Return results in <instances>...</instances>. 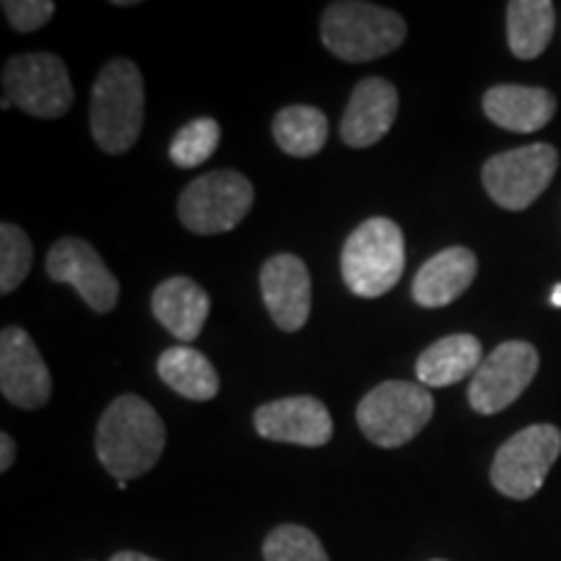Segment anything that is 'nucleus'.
Returning a JSON list of instances; mask_svg holds the SVG:
<instances>
[{
    "instance_id": "obj_1",
    "label": "nucleus",
    "mask_w": 561,
    "mask_h": 561,
    "mask_svg": "<svg viewBox=\"0 0 561 561\" xmlns=\"http://www.w3.org/2000/svg\"><path fill=\"white\" fill-rule=\"evenodd\" d=\"M167 445L164 421L149 401L121 396L96 426V455L112 479L130 481L157 466Z\"/></svg>"
},
{
    "instance_id": "obj_2",
    "label": "nucleus",
    "mask_w": 561,
    "mask_h": 561,
    "mask_svg": "<svg viewBox=\"0 0 561 561\" xmlns=\"http://www.w3.org/2000/svg\"><path fill=\"white\" fill-rule=\"evenodd\" d=\"M146 89L133 60H110L91 87V136L104 153L130 151L144 130Z\"/></svg>"
},
{
    "instance_id": "obj_3",
    "label": "nucleus",
    "mask_w": 561,
    "mask_h": 561,
    "mask_svg": "<svg viewBox=\"0 0 561 561\" xmlns=\"http://www.w3.org/2000/svg\"><path fill=\"white\" fill-rule=\"evenodd\" d=\"M405 21L396 11L362 0H339L322 13V45L339 60L369 62L403 45Z\"/></svg>"
},
{
    "instance_id": "obj_4",
    "label": "nucleus",
    "mask_w": 561,
    "mask_h": 561,
    "mask_svg": "<svg viewBox=\"0 0 561 561\" xmlns=\"http://www.w3.org/2000/svg\"><path fill=\"white\" fill-rule=\"evenodd\" d=\"M405 240L396 221L367 219L348 234L341 252V273L351 294L362 299L385 297L401 280Z\"/></svg>"
},
{
    "instance_id": "obj_5",
    "label": "nucleus",
    "mask_w": 561,
    "mask_h": 561,
    "mask_svg": "<svg viewBox=\"0 0 561 561\" xmlns=\"http://www.w3.org/2000/svg\"><path fill=\"white\" fill-rule=\"evenodd\" d=\"M432 413L434 398L424 385L390 380L364 396L356 409V424L377 447L396 450L421 434Z\"/></svg>"
},
{
    "instance_id": "obj_6",
    "label": "nucleus",
    "mask_w": 561,
    "mask_h": 561,
    "mask_svg": "<svg viewBox=\"0 0 561 561\" xmlns=\"http://www.w3.org/2000/svg\"><path fill=\"white\" fill-rule=\"evenodd\" d=\"M252 203V182L234 170H219L193 180L182 191L178 214L193 234L210 237L234 229L250 214Z\"/></svg>"
},
{
    "instance_id": "obj_7",
    "label": "nucleus",
    "mask_w": 561,
    "mask_h": 561,
    "mask_svg": "<svg viewBox=\"0 0 561 561\" xmlns=\"http://www.w3.org/2000/svg\"><path fill=\"white\" fill-rule=\"evenodd\" d=\"M561 455V432L553 424H533L500 447L491 462V483L510 500H530Z\"/></svg>"
},
{
    "instance_id": "obj_8",
    "label": "nucleus",
    "mask_w": 561,
    "mask_h": 561,
    "mask_svg": "<svg viewBox=\"0 0 561 561\" xmlns=\"http://www.w3.org/2000/svg\"><path fill=\"white\" fill-rule=\"evenodd\" d=\"M3 89L13 107L39 121H58L73 107V83L68 68L53 53L16 55L3 68Z\"/></svg>"
},
{
    "instance_id": "obj_9",
    "label": "nucleus",
    "mask_w": 561,
    "mask_h": 561,
    "mask_svg": "<svg viewBox=\"0 0 561 561\" xmlns=\"http://www.w3.org/2000/svg\"><path fill=\"white\" fill-rule=\"evenodd\" d=\"M559 167V151L551 144H530L491 157L481 180L489 198L507 210L533 206L551 185Z\"/></svg>"
},
{
    "instance_id": "obj_10",
    "label": "nucleus",
    "mask_w": 561,
    "mask_h": 561,
    "mask_svg": "<svg viewBox=\"0 0 561 561\" xmlns=\"http://www.w3.org/2000/svg\"><path fill=\"white\" fill-rule=\"evenodd\" d=\"M538 364H541L538 351L528 341L500 343L476 369L471 388H468L471 409L483 416H494L510 409L528 390Z\"/></svg>"
},
{
    "instance_id": "obj_11",
    "label": "nucleus",
    "mask_w": 561,
    "mask_h": 561,
    "mask_svg": "<svg viewBox=\"0 0 561 561\" xmlns=\"http://www.w3.org/2000/svg\"><path fill=\"white\" fill-rule=\"evenodd\" d=\"M45 271L55 284L73 286L94 312H110L121 299V280L104 265L100 252L79 237L55 242L47 252Z\"/></svg>"
},
{
    "instance_id": "obj_12",
    "label": "nucleus",
    "mask_w": 561,
    "mask_h": 561,
    "mask_svg": "<svg viewBox=\"0 0 561 561\" xmlns=\"http://www.w3.org/2000/svg\"><path fill=\"white\" fill-rule=\"evenodd\" d=\"M0 392L11 405L37 411L50 401L53 377L42 359L37 343L21 328H3L0 333Z\"/></svg>"
},
{
    "instance_id": "obj_13",
    "label": "nucleus",
    "mask_w": 561,
    "mask_h": 561,
    "mask_svg": "<svg viewBox=\"0 0 561 561\" xmlns=\"http://www.w3.org/2000/svg\"><path fill=\"white\" fill-rule=\"evenodd\" d=\"M255 432L284 445L322 447L333 437V419L325 403L312 396L280 398L255 411Z\"/></svg>"
},
{
    "instance_id": "obj_14",
    "label": "nucleus",
    "mask_w": 561,
    "mask_h": 561,
    "mask_svg": "<svg viewBox=\"0 0 561 561\" xmlns=\"http://www.w3.org/2000/svg\"><path fill=\"white\" fill-rule=\"evenodd\" d=\"M261 291L271 318L284 333L305 328L312 310V278L297 255H273L261 271Z\"/></svg>"
},
{
    "instance_id": "obj_15",
    "label": "nucleus",
    "mask_w": 561,
    "mask_h": 561,
    "mask_svg": "<svg viewBox=\"0 0 561 561\" xmlns=\"http://www.w3.org/2000/svg\"><path fill=\"white\" fill-rule=\"evenodd\" d=\"M398 117V89L388 79L356 83L348 107L341 117V138L351 149H369L388 136Z\"/></svg>"
},
{
    "instance_id": "obj_16",
    "label": "nucleus",
    "mask_w": 561,
    "mask_h": 561,
    "mask_svg": "<svg viewBox=\"0 0 561 561\" xmlns=\"http://www.w3.org/2000/svg\"><path fill=\"white\" fill-rule=\"evenodd\" d=\"M476 273H479V261H476L473 250L455 244V248L437 252L421 265L416 278H413L411 294L416 305L426 307V310L447 307L471 289Z\"/></svg>"
},
{
    "instance_id": "obj_17",
    "label": "nucleus",
    "mask_w": 561,
    "mask_h": 561,
    "mask_svg": "<svg viewBox=\"0 0 561 561\" xmlns=\"http://www.w3.org/2000/svg\"><path fill=\"white\" fill-rule=\"evenodd\" d=\"M483 112L494 125L512 133H536L551 123L557 100L541 87L500 83L483 94Z\"/></svg>"
},
{
    "instance_id": "obj_18",
    "label": "nucleus",
    "mask_w": 561,
    "mask_h": 561,
    "mask_svg": "<svg viewBox=\"0 0 561 561\" xmlns=\"http://www.w3.org/2000/svg\"><path fill=\"white\" fill-rule=\"evenodd\" d=\"M151 310L174 339L191 343L203 333L210 312V299L206 289L193 278L174 276L157 286L151 297Z\"/></svg>"
},
{
    "instance_id": "obj_19",
    "label": "nucleus",
    "mask_w": 561,
    "mask_h": 561,
    "mask_svg": "<svg viewBox=\"0 0 561 561\" xmlns=\"http://www.w3.org/2000/svg\"><path fill=\"white\" fill-rule=\"evenodd\" d=\"M483 362L481 341L476 335L455 333L432 343L416 362L419 385L424 388H450V385L476 375Z\"/></svg>"
},
{
    "instance_id": "obj_20",
    "label": "nucleus",
    "mask_w": 561,
    "mask_h": 561,
    "mask_svg": "<svg viewBox=\"0 0 561 561\" xmlns=\"http://www.w3.org/2000/svg\"><path fill=\"white\" fill-rule=\"evenodd\" d=\"M157 371L167 388H172L187 401H210L221 388L219 375H216L208 356H203L198 348L191 346L167 348L159 356Z\"/></svg>"
},
{
    "instance_id": "obj_21",
    "label": "nucleus",
    "mask_w": 561,
    "mask_h": 561,
    "mask_svg": "<svg viewBox=\"0 0 561 561\" xmlns=\"http://www.w3.org/2000/svg\"><path fill=\"white\" fill-rule=\"evenodd\" d=\"M553 3L549 0H512L507 5V45L515 58H541L553 37Z\"/></svg>"
},
{
    "instance_id": "obj_22",
    "label": "nucleus",
    "mask_w": 561,
    "mask_h": 561,
    "mask_svg": "<svg viewBox=\"0 0 561 561\" xmlns=\"http://www.w3.org/2000/svg\"><path fill=\"white\" fill-rule=\"evenodd\" d=\"M273 138L289 157L310 159L328 144V117L310 104H291L273 117Z\"/></svg>"
},
{
    "instance_id": "obj_23",
    "label": "nucleus",
    "mask_w": 561,
    "mask_h": 561,
    "mask_svg": "<svg viewBox=\"0 0 561 561\" xmlns=\"http://www.w3.org/2000/svg\"><path fill=\"white\" fill-rule=\"evenodd\" d=\"M221 144V128L214 117H198L182 125L178 136L170 144V159L180 170H193V167L206 164Z\"/></svg>"
},
{
    "instance_id": "obj_24",
    "label": "nucleus",
    "mask_w": 561,
    "mask_h": 561,
    "mask_svg": "<svg viewBox=\"0 0 561 561\" xmlns=\"http://www.w3.org/2000/svg\"><path fill=\"white\" fill-rule=\"evenodd\" d=\"M34 250L32 240L24 229L16 224L5 221L0 227V294L9 297L24 284L32 271Z\"/></svg>"
},
{
    "instance_id": "obj_25",
    "label": "nucleus",
    "mask_w": 561,
    "mask_h": 561,
    "mask_svg": "<svg viewBox=\"0 0 561 561\" xmlns=\"http://www.w3.org/2000/svg\"><path fill=\"white\" fill-rule=\"evenodd\" d=\"M265 561H331L312 530L301 525H278L263 543Z\"/></svg>"
},
{
    "instance_id": "obj_26",
    "label": "nucleus",
    "mask_w": 561,
    "mask_h": 561,
    "mask_svg": "<svg viewBox=\"0 0 561 561\" xmlns=\"http://www.w3.org/2000/svg\"><path fill=\"white\" fill-rule=\"evenodd\" d=\"M5 19L16 32H37L53 19L55 3L53 0H5L3 3Z\"/></svg>"
},
{
    "instance_id": "obj_27",
    "label": "nucleus",
    "mask_w": 561,
    "mask_h": 561,
    "mask_svg": "<svg viewBox=\"0 0 561 561\" xmlns=\"http://www.w3.org/2000/svg\"><path fill=\"white\" fill-rule=\"evenodd\" d=\"M13 458H16V442L9 432L0 434V471H9Z\"/></svg>"
},
{
    "instance_id": "obj_28",
    "label": "nucleus",
    "mask_w": 561,
    "mask_h": 561,
    "mask_svg": "<svg viewBox=\"0 0 561 561\" xmlns=\"http://www.w3.org/2000/svg\"><path fill=\"white\" fill-rule=\"evenodd\" d=\"M110 561H159V559H151V557H146V553H138V551H117Z\"/></svg>"
},
{
    "instance_id": "obj_29",
    "label": "nucleus",
    "mask_w": 561,
    "mask_h": 561,
    "mask_svg": "<svg viewBox=\"0 0 561 561\" xmlns=\"http://www.w3.org/2000/svg\"><path fill=\"white\" fill-rule=\"evenodd\" d=\"M551 305L561 307V284H557V289H553V294H551Z\"/></svg>"
},
{
    "instance_id": "obj_30",
    "label": "nucleus",
    "mask_w": 561,
    "mask_h": 561,
    "mask_svg": "<svg viewBox=\"0 0 561 561\" xmlns=\"http://www.w3.org/2000/svg\"><path fill=\"white\" fill-rule=\"evenodd\" d=\"M11 104H13V102L9 100V96H3V102H0V107H3V110H9V107H11Z\"/></svg>"
},
{
    "instance_id": "obj_31",
    "label": "nucleus",
    "mask_w": 561,
    "mask_h": 561,
    "mask_svg": "<svg viewBox=\"0 0 561 561\" xmlns=\"http://www.w3.org/2000/svg\"><path fill=\"white\" fill-rule=\"evenodd\" d=\"M434 561H445V559H434Z\"/></svg>"
}]
</instances>
